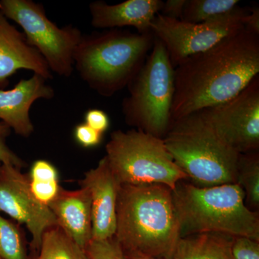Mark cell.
Here are the masks:
<instances>
[{
    "label": "cell",
    "mask_w": 259,
    "mask_h": 259,
    "mask_svg": "<svg viewBox=\"0 0 259 259\" xmlns=\"http://www.w3.org/2000/svg\"><path fill=\"white\" fill-rule=\"evenodd\" d=\"M259 74V35L243 28L175 68L171 123L228 102Z\"/></svg>",
    "instance_id": "obj_1"
},
{
    "label": "cell",
    "mask_w": 259,
    "mask_h": 259,
    "mask_svg": "<svg viewBox=\"0 0 259 259\" xmlns=\"http://www.w3.org/2000/svg\"><path fill=\"white\" fill-rule=\"evenodd\" d=\"M115 238L122 252L172 259L180 233L171 189L120 185Z\"/></svg>",
    "instance_id": "obj_2"
},
{
    "label": "cell",
    "mask_w": 259,
    "mask_h": 259,
    "mask_svg": "<svg viewBox=\"0 0 259 259\" xmlns=\"http://www.w3.org/2000/svg\"><path fill=\"white\" fill-rule=\"evenodd\" d=\"M153 40L152 32L133 33L117 28L83 34L74 52V69L100 96H114L139 72Z\"/></svg>",
    "instance_id": "obj_3"
},
{
    "label": "cell",
    "mask_w": 259,
    "mask_h": 259,
    "mask_svg": "<svg viewBox=\"0 0 259 259\" xmlns=\"http://www.w3.org/2000/svg\"><path fill=\"white\" fill-rule=\"evenodd\" d=\"M172 193L180 238L219 233L259 241L258 213L245 204L244 191L238 184L199 187L181 181Z\"/></svg>",
    "instance_id": "obj_4"
},
{
    "label": "cell",
    "mask_w": 259,
    "mask_h": 259,
    "mask_svg": "<svg viewBox=\"0 0 259 259\" xmlns=\"http://www.w3.org/2000/svg\"><path fill=\"white\" fill-rule=\"evenodd\" d=\"M163 140L192 185L209 187L236 183L241 153L225 142L199 112L172 122Z\"/></svg>",
    "instance_id": "obj_5"
},
{
    "label": "cell",
    "mask_w": 259,
    "mask_h": 259,
    "mask_svg": "<svg viewBox=\"0 0 259 259\" xmlns=\"http://www.w3.org/2000/svg\"><path fill=\"white\" fill-rule=\"evenodd\" d=\"M127 88L122 111L127 125L163 139L171 125L175 67L164 46L154 37L152 49Z\"/></svg>",
    "instance_id": "obj_6"
},
{
    "label": "cell",
    "mask_w": 259,
    "mask_h": 259,
    "mask_svg": "<svg viewBox=\"0 0 259 259\" xmlns=\"http://www.w3.org/2000/svg\"><path fill=\"white\" fill-rule=\"evenodd\" d=\"M105 149L109 166L120 185H162L174 190L181 181L188 180L163 140L139 130L114 131Z\"/></svg>",
    "instance_id": "obj_7"
},
{
    "label": "cell",
    "mask_w": 259,
    "mask_h": 259,
    "mask_svg": "<svg viewBox=\"0 0 259 259\" xmlns=\"http://www.w3.org/2000/svg\"><path fill=\"white\" fill-rule=\"evenodd\" d=\"M0 10L23 29L27 42L36 49L51 72L69 78L74 71V55L83 33L77 27L59 28L32 0H0Z\"/></svg>",
    "instance_id": "obj_8"
},
{
    "label": "cell",
    "mask_w": 259,
    "mask_h": 259,
    "mask_svg": "<svg viewBox=\"0 0 259 259\" xmlns=\"http://www.w3.org/2000/svg\"><path fill=\"white\" fill-rule=\"evenodd\" d=\"M248 10L238 8L202 23H190L166 18L160 13L151 23L155 37L164 46L174 67L187 58L208 50L237 30L243 28Z\"/></svg>",
    "instance_id": "obj_9"
},
{
    "label": "cell",
    "mask_w": 259,
    "mask_h": 259,
    "mask_svg": "<svg viewBox=\"0 0 259 259\" xmlns=\"http://www.w3.org/2000/svg\"><path fill=\"white\" fill-rule=\"evenodd\" d=\"M217 134L239 153L259 148V76L228 102L199 111Z\"/></svg>",
    "instance_id": "obj_10"
},
{
    "label": "cell",
    "mask_w": 259,
    "mask_h": 259,
    "mask_svg": "<svg viewBox=\"0 0 259 259\" xmlns=\"http://www.w3.org/2000/svg\"><path fill=\"white\" fill-rule=\"evenodd\" d=\"M0 212L25 225L32 235V247L36 250L40 248L44 233L58 226L49 207L32 196L28 175L19 168L4 164L0 166Z\"/></svg>",
    "instance_id": "obj_11"
},
{
    "label": "cell",
    "mask_w": 259,
    "mask_h": 259,
    "mask_svg": "<svg viewBox=\"0 0 259 259\" xmlns=\"http://www.w3.org/2000/svg\"><path fill=\"white\" fill-rule=\"evenodd\" d=\"M90 191L92 199V240L113 238L116 231V205L120 184L112 173L106 156L80 181Z\"/></svg>",
    "instance_id": "obj_12"
},
{
    "label": "cell",
    "mask_w": 259,
    "mask_h": 259,
    "mask_svg": "<svg viewBox=\"0 0 259 259\" xmlns=\"http://www.w3.org/2000/svg\"><path fill=\"white\" fill-rule=\"evenodd\" d=\"M37 74L19 81L11 90H0V120L15 134L28 138L34 131L30 117L32 104L40 99L51 100L55 91Z\"/></svg>",
    "instance_id": "obj_13"
},
{
    "label": "cell",
    "mask_w": 259,
    "mask_h": 259,
    "mask_svg": "<svg viewBox=\"0 0 259 259\" xmlns=\"http://www.w3.org/2000/svg\"><path fill=\"white\" fill-rule=\"evenodd\" d=\"M20 69L30 70L46 80L53 79L40 53L29 45L23 32L0 10V90L8 88L10 78Z\"/></svg>",
    "instance_id": "obj_14"
},
{
    "label": "cell",
    "mask_w": 259,
    "mask_h": 259,
    "mask_svg": "<svg viewBox=\"0 0 259 259\" xmlns=\"http://www.w3.org/2000/svg\"><path fill=\"white\" fill-rule=\"evenodd\" d=\"M163 5L161 0H127L116 5L95 1L89 8L94 28L108 30L133 27L139 33H148Z\"/></svg>",
    "instance_id": "obj_15"
},
{
    "label": "cell",
    "mask_w": 259,
    "mask_h": 259,
    "mask_svg": "<svg viewBox=\"0 0 259 259\" xmlns=\"http://www.w3.org/2000/svg\"><path fill=\"white\" fill-rule=\"evenodd\" d=\"M49 207L58 226L86 250L92 241V199L88 189L81 187L79 190L69 191L61 187Z\"/></svg>",
    "instance_id": "obj_16"
},
{
    "label": "cell",
    "mask_w": 259,
    "mask_h": 259,
    "mask_svg": "<svg viewBox=\"0 0 259 259\" xmlns=\"http://www.w3.org/2000/svg\"><path fill=\"white\" fill-rule=\"evenodd\" d=\"M233 236L203 233L182 237L172 259H234L231 253Z\"/></svg>",
    "instance_id": "obj_17"
},
{
    "label": "cell",
    "mask_w": 259,
    "mask_h": 259,
    "mask_svg": "<svg viewBox=\"0 0 259 259\" xmlns=\"http://www.w3.org/2000/svg\"><path fill=\"white\" fill-rule=\"evenodd\" d=\"M37 259H90L81 248L59 226L44 233Z\"/></svg>",
    "instance_id": "obj_18"
},
{
    "label": "cell",
    "mask_w": 259,
    "mask_h": 259,
    "mask_svg": "<svg viewBox=\"0 0 259 259\" xmlns=\"http://www.w3.org/2000/svg\"><path fill=\"white\" fill-rule=\"evenodd\" d=\"M238 0H186L180 20L202 23L236 9Z\"/></svg>",
    "instance_id": "obj_19"
},
{
    "label": "cell",
    "mask_w": 259,
    "mask_h": 259,
    "mask_svg": "<svg viewBox=\"0 0 259 259\" xmlns=\"http://www.w3.org/2000/svg\"><path fill=\"white\" fill-rule=\"evenodd\" d=\"M236 183L244 191L248 204L259 206V156L258 151L241 153L237 166Z\"/></svg>",
    "instance_id": "obj_20"
},
{
    "label": "cell",
    "mask_w": 259,
    "mask_h": 259,
    "mask_svg": "<svg viewBox=\"0 0 259 259\" xmlns=\"http://www.w3.org/2000/svg\"><path fill=\"white\" fill-rule=\"evenodd\" d=\"M0 258L28 259L25 236L16 223L0 214Z\"/></svg>",
    "instance_id": "obj_21"
},
{
    "label": "cell",
    "mask_w": 259,
    "mask_h": 259,
    "mask_svg": "<svg viewBox=\"0 0 259 259\" xmlns=\"http://www.w3.org/2000/svg\"><path fill=\"white\" fill-rule=\"evenodd\" d=\"M86 252L90 259H122V250L115 236L104 241L92 240Z\"/></svg>",
    "instance_id": "obj_22"
},
{
    "label": "cell",
    "mask_w": 259,
    "mask_h": 259,
    "mask_svg": "<svg viewBox=\"0 0 259 259\" xmlns=\"http://www.w3.org/2000/svg\"><path fill=\"white\" fill-rule=\"evenodd\" d=\"M30 192L40 204L49 207L55 199L61 187L59 180L32 181L29 180Z\"/></svg>",
    "instance_id": "obj_23"
},
{
    "label": "cell",
    "mask_w": 259,
    "mask_h": 259,
    "mask_svg": "<svg viewBox=\"0 0 259 259\" xmlns=\"http://www.w3.org/2000/svg\"><path fill=\"white\" fill-rule=\"evenodd\" d=\"M231 253L234 259H259L258 241L245 236H233Z\"/></svg>",
    "instance_id": "obj_24"
},
{
    "label": "cell",
    "mask_w": 259,
    "mask_h": 259,
    "mask_svg": "<svg viewBox=\"0 0 259 259\" xmlns=\"http://www.w3.org/2000/svg\"><path fill=\"white\" fill-rule=\"evenodd\" d=\"M11 131L9 126L0 121V162L3 164L21 169L27 166L26 163L15 154L7 144V139L11 134Z\"/></svg>",
    "instance_id": "obj_25"
},
{
    "label": "cell",
    "mask_w": 259,
    "mask_h": 259,
    "mask_svg": "<svg viewBox=\"0 0 259 259\" xmlns=\"http://www.w3.org/2000/svg\"><path fill=\"white\" fill-rule=\"evenodd\" d=\"M74 138L76 142L81 147L91 148L101 144L103 134L92 128L85 122H82L75 126Z\"/></svg>",
    "instance_id": "obj_26"
},
{
    "label": "cell",
    "mask_w": 259,
    "mask_h": 259,
    "mask_svg": "<svg viewBox=\"0 0 259 259\" xmlns=\"http://www.w3.org/2000/svg\"><path fill=\"white\" fill-rule=\"evenodd\" d=\"M28 178L32 181L59 180V173L51 162L39 159L32 163Z\"/></svg>",
    "instance_id": "obj_27"
},
{
    "label": "cell",
    "mask_w": 259,
    "mask_h": 259,
    "mask_svg": "<svg viewBox=\"0 0 259 259\" xmlns=\"http://www.w3.org/2000/svg\"><path fill=\"white\" fill-rule=\"evenodd\" d=\"M84 122L92 128L104 134L110 127V118L106 112L100 109H90L84 114Z\"/></svg>",
    "instance_id": "obj_28"
},
{
    "label": "cell",
    "mask_w": 259,
    "mask_h": 259,
    "mask_svg": "<svg viewBox=\"0 0 259 259\" xmlns=\"http://www.w3.org/2000/svg\"><path fill=\"white\" fill-rule=\"evenodd\" d=\"M185 3L186 0H168L163 3L160 14L166 18L180 20Z\"/></svg>",
    "instance_id": "obj_29"
},
{
    "label": "cell",
    "mask_w": 259,
    "mask_h": 259,
    "mask_svg": "<svg viewBox=\"0 0 259 259\" xmlns=\"http://www.w3.org/2000/svg\"><path fill=\"white\" fill-rule=\"evenodd\" d=\"M244 28L250 31L259 35V9L258 8H250L245 16L243 21Z\"/></svg>",
    "instance_id": "obj_30"
},
{
    "label": "cell",
    "mask_w": 259,
    "mask_h": 259,
    "mask_svg": "<svg viewBox=\"0 0 259 259\" xmlns=\"http://www.w3.org/2000/svg\"><path fill=\"white\" fill-rule=\"evenodd\" d=\"M122 259H161L135 252H122Z\"/></svg>",
    "instance_id": "obj_31"
},
{
    "label": "cell",
    "mask_w": 259,
    "mask_h": 259,
    "mask_svg": "<svg viewBox=\"0 0 259 259\" xmlns=\"http://www.w3.org/2000/svg\"><path fill=\"white\" fill-rule=\"evenodd\" d=\"M2 164H3V163H2L1 162H0V166H2Z\"/></svg>",
    "instance_id": "obj_32"
},
{
    "label": "cell",
    "mask_w": 259,
    "mask_h": 259,
    "mask_svg": "<svg viewBox=\"0 0 259 259\" xmlns=\"http://www.w3.org/2000/svg\"><path fill=\"white\" fill-rule=\"evenodd\" d=\"M0 259H1V258H0Z\"/></svg>",
    "instance_id": "obj_33"
}]
</instances>
